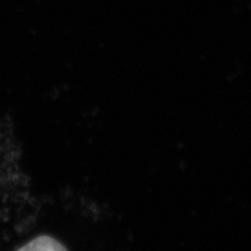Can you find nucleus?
Returning <instances> with one entry per match:
<instances>
[{"label": "nucleus", "mask_w": 251, "mask_h": 251, "mask_svg": "<svg viewBox=\"0 0 251 251\" xmlns=\"http://www.w3.org/2000/svg\"><path fill=\"white\" fill-rule=\"evenodd\" d=\"M18 251H67L58 241L50 236H39L28 242Z\"/></svg>", "instance_id": "1"}]
</instances>
